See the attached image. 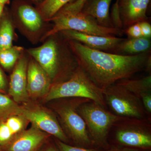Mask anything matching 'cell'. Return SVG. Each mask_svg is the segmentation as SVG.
I'll return each instance as SVG.
<instances>
[{
    "label": "cell",
    "mask_w": 151,
    "mask_h": 151,
    "mask_svg": "<svg viewBox=\"0 0 151 151\" xmlns=\"http://www.w3.org/2000/svg\"><path fill=\"white\" fill-rule=\"evenodd\" d=\"M15 28L11 12L5 8L0 20V50L13 45L16 37Z\"/></svg>",
    "instance_id": "d6986e66"
},
{
    "label": "cell",
    "mask_w": 151,
    "mask_h": 151,
    "mask_svg": "<svg viewBox=\"0 0 151 151\" xmlns=\"http://www.w3.org/2000/svg\"><path fill=\"white\" fill-rule=\"evenodd\" d=\"M111 1L112 0H88L81 12L94 18L102 26L113 27L110 16Z\"/></svg>",
    "instance_id": "e0dca14e"
},
{
    "label": "cell",
    "mask_w": 151,
    "mask_h": 151,
    "mask_svg": "<svg viewBox=\"0 0 151 151\" xmlns=\"http://www.w3.org/2000/svg\"><path fill=\"white\" fill-rule=\"evenodd\" d=\"M103 151H142L133 150V149L116 147V146H110L108 149L103 150Z\"/></svg>",
    "instance_id": "4dcf8cb0"
},
{
    "label": "cell",
    "mask_w": 151,
    "mask_h": 151,
    "mask_svg": "<svg viewBox=\"0 0 151 151\" xmlns=\"http://www.w3.org/2000/svg\"><path fill=\"white\" fill-rule=\"evenodd\" d=\"M11 15L16 28L33 44H36L51 28L32 5L24 0H15Z\"/></svg>",
    "instance_id": "ba28073f"
},
{
    "label": "cell",
    "mask_w": 151,
    "mask_h": 151,
    "mask_svg": "<svg viewBox=\"0 0 151 151\" xmlns=\"http://www.w3.org/2000/svg\"><path fill=\"white\" fill-rule=\"evenodd\" d=\"M45 97L47 101L65 98H84L108 109L103 89L92 81L80 66L66 81L53 84Z\"/></svg>",
    "instance_id": "277c9868"
},
{
    "label": "cell",
    "mask_w": 151,
    "mask_h": 151,
    "mask_svg": "<svg viewBox=\"0 0 151 151\" xmlns=\"http://www.w3.org/2000/svg\"><path fill=\"white\" fill-rule=\"evenodd\" d=\"M22 107V115L32 125L55 139L70 145L56 116L51 111L29 102L23 104Z\"/></svg>",
    "instance_id": "30bf717a"
},
{
    "label": "cell",
    "mask_w": 151,
    "mask_h": 151,
    "mask_svg": "<svg viewBox=\"0 0 151 151\" xmlns=\"http://www.w3.org/2000/svg\"><path fill=\"white\" fill-rule=\"evenodd\" d=\"M6 8V5L3 4H0V20L1 18L4 11Z\"/></svg>",
    "instance_id": "1f68e13d"
},
{
    "label": "cell",
    "mask_w": 151,
    "mask_h": 151,
    "mask_svg": "<svg viewBox=\"0 0 151 151\" xmlns=\"http://www.w3.org/2000/svg\"><path fill=\"white\" fill-rule=\"evenodd\" d=\"M50 136L32 125L0 147V151H37Z\"/></svg>",
    "instance_id": "7c38bea8"
},
{
    "label": "cell",
    "mask_w": 151,
    "mask_h": 151,
    "mask_svg": "<svg viewBox=\"0 0 151 151\" xmlns=\"http://www.w3.org/2000/svg\"><path fill=\"white\" fill-rule=\"evenodd\" d=\"M26 50L46 72L52 85L68 80L79 66L67 39L60 32L49 37L40 46Z\"/></svg>",
    "instance_id": "7a4b0ae2"
},
{
    "label": "cell",
    "mask_w": 151,
    "mask_h": 151,
    "mask_svg": "<svg viewBox=\"0 0 151 151\" xmlns=\"http://www.w3.org/2000/svg\"><path fill=\"white\" fill-rule=\"evenodd\" d=\"M116 83L124 86L139 98L144 93L151 92V75L138 79H123Z\"/></svg>",
    "instance_id": "7402d4cb"
},
{
    "label": "cell",
    "mask_w": 151,
    "mask_h": 151,
    "mask_svg": "<svg viewBox=\"0 0 151 151\" xmlns=\"http://www.w3.org/2000/svg\"><path fill=\"white\" fill-rule=\"evenodd\" d=\"M37 151H60L56 144L49 143L47 144V142L42 146Z\"/></svg>",
    "instance_id": "f546056e"
},
{
    "label": "cell",
    "mask_w": 151,
    "mask_h": 151,
    "mask_svg": "<svg viewBox=\"0 0 151 151\" xmlns=\"http://www.w3.org/2000/svg\"><path fill=\"white\" fill-rule=\"evenodd\" d=\"M27 77V90L29 98L45 97L52 85L51 80L43 68L30 56Z\"/></svg>",
    "instance_id": "4fadbf2b"
},
{
    "label": "cell",
    "mask_w": 151,
    "mask_h": 151,
    "mask_svg": "<svg viewBox=\"0 0 151 151\" xmlns=\"http://www.w3.org/2000/svg\"><path fill=\"white\" fill-rule=\"evenodd\" d=\"M29 1L35 3V4H37V5L41 3L44 0H29Z\"/></svg>",
    "instance_id": "d6a6232c"
},
{
    "label": "cell",
    "mask_w": 151,
    "mask_h": 151,
    "mask_svg": "<svg viewBox=\"0 0 151 151\" xmlns=\"http://www.w3.org/2000/svg\"><path fill=\"white\" fill-rule=\"evenodd\" d=\"M67 40L79 66L102 89L129 78L144 68L150 71L151 57L147 52L135 55L114 54Z\"/></svg>",
    "instance_id": "6da1fadb"
},
{
    "label": "cell",
    "mask_w": 151,
    "mask_h": 151,
    "mask_svg": "<svg viewBox=\"0 0 151 151\" xmlns=\"http://www.w3.org/2000/svg\"><path fill=\"white\" fill-rule=\"evenodd\" d=\"M59 99L54 110L60 121V126L67 136L70 145L83 148L96 147L89 137L84 120L77 109L83 103L92 101L84 98Z\"/></svg>",
    "instance_id": "5b68a950"
},
{
    "label": "cell",
    "mask_w": 151,
    "mask_h": 151,
    "mask_svg": "<svg viewBox=\"0 0 151 151\" xmlns=\"http://www.w3.org/2000/svg\"><path fill=\"white\" fill-rule=\"evenodd\" d=\"M77 111L84 120L89 137L94 146L106 150L110 147L108 137L111 128L122 117L93 101L80 105Z\"/></svg>",
    "instance_id": "8992f818"
},
{
    "label": "cell",
    "mask_w": 151,
    "mask_h": 151,
    "mask_svg": "<svg viewBox=\"0 0 151 151\" xmlns=\"http://www.w3.org/2000/svg\"><path fill=\"white\" fill-rule=\"evenodd\" d=\"M141 32L143 37L150 38L151 37V24L147 22H139Z\"/></svg>",
    "instance_id": "f1b7e54d"
},
{
    "label": "cell",
    "mask_w": 151,
    "mask_h": 151,
    "mask_svg": "<svg viewBox=\"0 0 151 151\" xmlns=\"http://www.w3.org/2000/svg\"><path fill=\"white\" fill-rule=\"evenodd\" d=\"M7 94L0 92V120L11 116L22 115V105Z\"/></svg>",
    "instance_id": "603a6c76"
},
{
    "label": "cell",
    "mask_w": 151,
    "mask_h": 151,
    "mask_svg": "<svg viewBox=\"0 0 151 151\" xmlns=\"http://www.w3.org/2000/svg\"><path fill=\"white\" fill-rule=\"evenodd\" d=\"M144 109L148 116L151 115V92L144 93L140 96Z\"/></svg>",
    "instance_id": "4316f807"
},
{
    "label": "cell",
    "mask_w": 151,
    "mask_h": 151,
    "mask_svg": "<svg viewBox=\"0 0 151 151\" xmlns=\"http://www.w3.org/2000/svg\"><path fill=\"white\" fill-rule=\"evenodd\" d=\"M8 86L9 81L2 68L0 65V92L7 94Z\"/></svg>",
    "instance_id": "83f0119b"
},
{
    "label": "cell",
    "mask_w": 151,
    "mask_h": 151,
    "mask_svg": "<svg viewBox=\"0 0 151 151\" xmlns=\"http://www.w3.org/2000/svg\"><path fill=\"white\" fill-rule=\"evenodd\" d=\"M150 38L143 37L129 38L122 41L114 51L116 54L135 55L147 52L151 48Z\"/></svg>",
    "instance_id": "ac0fdd59"
},
{
    "label": "cell",
    "mask_w": 151,
    "mask_h": 151,
    "mask_svg": "<svg viewBox=\"0 0 151 151\" xmlns=\"http://www.w3.org/2000/svg\"><path fill=\"white\" fill-rule=\"evenodd\" d=\"M87 1L88 0H74L65 6L58 12H80Z\"/></svg>",
    "instance_id": "d4e9b609"
},
{
    "label": "cell",
    "mask_w": 151,
    "mask_h": 151,
    "mask_svg": "<svg viewBox=\"0 0 151 151\" xmlns=\"http://www.w3.org/2000/svg\"><path fill=\"white\" fill-rule=\"evenodd\" d=\"M110 146L142 151H151V118L122 117L111 128Z\"/></svg>",
    "instance_id": "3957f363"
},
{
    "label": "cell",
    "mask_w": 151,
    "mask_h": 151,
    "mask_svg": "<svg viewBox=\"0 0 151 151\" xmlns=\"http://www.w3.org/2000/svg\"><path fill=\"white\" fill-rule=\"evenodd\" d=\"M10 0H0V4H3L6 5L9 2Z\"/></svg>",
    "instance_id": "836d02e7"
},
{
    "label": "cell",
    "mask_w": 151,
    "mask_h": 151,
    "mask_svg": "<svg viewBox=\"0 0 151 151\" xmlns=\"http://www.w3.org/2000/svg\"><path fill=\"white\" fill-rule=\"evenodd\" d=\"M55 144L60 151H103V149L94 147L92 148H83L77 147L70 144L63 142L56 139Z\"/></svg>",
    "instance_id": "cb8c5ba5"
},
{
    "label": "cell",
    "mask_w": 151,
    "mask_h": 151,
    "mask_svg": "<svg viewBox=\"0 0 151 151\" xmlns=\"http://www.w3.org/2000/svg\"><path fill=\"white\" fill-rule=\"evenodd\" d=\"M116 1H118V0H116Z\"/></svg>",
    "instance_id": "e575fe53"
},
{
    "label": "cell",
    "mask_w": 151,
    "mask_h": 151,
    "mask_svg": "<svg viewBox=\"0 0 151 151\" xmlns=\"http://www.w3.org/2000/svg\"><path fill=\"white\" fill-rule=\"evenodd\" d=\"M21 46L13 45L9 48L0 50V65L7 71L12 70L24 52Z\"/></svg>",
    "instance_id": "44dd1931"
},
{
    "label": "cell",
    "mask_w": 151,
    "mask_h": 151,
    "mask_svg": "<svg viewBox=\"0 0 151 151\" xmlns=\"http://www.w3.org/2000/svg\"><path fill=\"white\" fill-rule=\"evenodd\" d=\"M29 55L26 50L12 70L9 81V95L18 104L29 101L27 90V68Z\"/></svg>",
    "instance_id": "8fae6325"
},
{
    "label": "cell",
    "mask_w": 151,
    "mask_h": 151,
    "mask_svg": "<svg viewBox=\"0 0 151 151\" xmlns=\"http://www.w3.org/2000/svg\"><path fill=\"white\" fill-rule=\"evenodd\" d=\"M65 38L76 41L89 48L97 50H113L125 40L116 36L105 37L92 35L73 30H65L60 32Z\"/></svg>",
    "instance_id": "5bb4252c"
},
{
    "label": "cell",
    "mask_w": 151,
    "mask_h": 151,
    "mask_svg": "<svg viewBox=\"0 0 151 151\" xmlns=\"http://www.w3.org/2000/svg\"><path fill=\"white\" fill-rule=\"evenodd\" d=\"M74 0H44L37 5L36 8L45 21L52 19L65 6Z\"/></svg>",
    "instance_id": "ffe728a7"
},
{
    "label": "cell",
    "mask_w": 151,
    "mask_h": 151,
    "mask_svg": "<svg viewBox=\"0 0 151 151\" xmlns=\"http://www.w3.org/2000/svg\"><path fill=\"white\" fill-rule=\"evenodd\" d=\"M123 28L147 21V10L150 0H118Z\"/></svg>",
    "instance_id": "9a60e30c"
},
{
    "label": "cell",
    "mask_w": 151,
    "mask_h": 151,
    "mask_svg": "<svg viewBox=\"0 0 151 151\" xmlns=\"http://www.w3.org/2000/svg\"><path fill=\"white\" fill-rule=\"evenodd\" d=\"M127 28L126 33L129 38H136L142 37L139 23L132 25Z\"/></svg>",
    "instance_id": "484cf974"
},
{
    "label": "cell",
    "mask_w": 151,
    "mask_h": 151,
    "mask_svg": "<svg viewBox=\"0 0 151 151\" xmlns=\"http://www.w3.org/2000/svg\"><path fill=\"white\" fill-rule=\"evenodd\" d=\"M29 123L22 115L11 116L0 120V147L26 129Z\"/></svg>",
    "instance_id": "2e32d148"
},
{
    "label": "cell",
    "mask_w": 151,
    "mask_h": 151,
    "mask_svg": "<svg viewBox=\"0 0 151 151\" xmlns=\"http://www.w3.org/2000/svg\"><path fill=\"white\" fill-rule=\"evenodd\" d=\"M50 22L53 23L52 27L42 38V42L50 36L65 30L75 31L87 34L105 37L116 36L122 34V29L102 26L97 23L94 18L81 12H58Z\"/></svg>",
    "instance_id": "52a82bcc"
},
{
    "label": "cell",
    "mask_w": 151,
    "mask_h": 151,
    "mask_svg": "<svg viewBox=\"0 0 151 151\" xmlns=\"http://www.w3.org/2000/svg\"><path fill=\"white\" fill-rule=\"evenodd\" d=\"M105 103L115 115L125 118L146 119L148 116L141 99L117 83L103 88Z\"/></svg>",
    "instance_id": "9c48e42d"
}]
</instances>
